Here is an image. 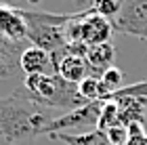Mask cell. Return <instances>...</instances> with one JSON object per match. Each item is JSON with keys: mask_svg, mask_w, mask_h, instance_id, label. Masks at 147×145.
<instances>
[{"mask_svg": "<svg viewBox=\"0 0 147 145\" xmlns=\"http://www.w3.org/2000/svg\"><path fill=\"white\" fill-rule=\"evenodd\" d=\"M74 15H76V13L55 15V13L23 11L25 23H28V40H32L34 47L44 49L46 53H57L59 49H63L65 44H67L65 25L74 19Z\"/></svg>", "mask_w": 147, "mask_h": 145, "instance_id": "3", "label": "cell"}, {"mask_svg": "<svg viewBox=\"0 0 147 145\" xmlns=\"http://www.w3.org/2000/svg\"><path fill=\"white\" fill-rule=\"evenodd\" d=\"M51 139H57L65 145H113L109 141V137L105 130L101 128H92L86 130V133H78V135H67V133H55L49 135Z\"/></svg>", "mask_w": 147, "mask_h": 145, "instance_id": "10", "label": "cell"}, {"mask_svg": "<svg viewBox=\"0 0 147 145\" xmlns=\"http://www.w3.org/2000/svg\"><path fill=\"white\" fill-rule=\"evenodd\" d=\"M78 93L86 103H95V101H107L111 90L103 84V80L99 76H86L78 84Z\"/></svg>", "mask_w": 147, "mask_h": 145, "instance_id": "11", "label": "cell"}, {"mask_svg": "<svg viewBox=\"0 0 147 145\" xmlns=\"http://www.w3.org/2000/svg\"><path fill=\"white\" fill-rule=\"evenodd\" d=\"M113 57H116V53H113V47L109 42L88 47V51H86V61H88L90 74L101 76L105 69L113 67Z\"/></svg>", "mask_w": 147, "mask_h": 145, "instance_id": "9", "label": "cell"}, {"mask_svg": "<svg viewBox=\"0 0 147 145\" xmlns=\"http://www.w3.org/2000/svg\"><path fill=\"white\" fill-rule=\"evenodd\" d=\"M19 69L25 76H38V74H55L51 53H46L40 47H28L19 55Z\"/></svg>", "mask_w": 147, "mask_h": 145, "instance_id": "8", "label": "cell"}, {"mask_svg": "<svg viewBox=\"0 0 147 145\" xmlns=\"http://www.w3.org/2000/svg\"><path fill=\"white\" fill-rule=\"evenodd\" d=\"M23 88L38 105L46 109H76L86 105L78 93V84L65 82L59 74H38L25 76Z\"/></svg>", "mask_w": 147, "mask_h": 145, "instance_id": "2", "label": "cell"}, {"mask_svg": "<svg viewBox=\"0 0 147 145\" xmlns=\"http://www.w3.org/2000/svg\"><path fill=\"white\" fill-rule=\"evenodd\" d=\"M111 23L113 30L147 40V0H122L120 13Z\"/></svg>", "mask_w": 147, "mask_h": 145, "instance_id": "5", "label": "cell"}, {"mask_svg": "<svg viewBox=\"0 0 147 145\" xmlns=\"http://www.w3.org/2000/svg\"><path fill=\"white\" fill-rule=\"evenodd\" d=\"M0 36L13 44L28 40V23L21 9L0 4Z\"/></svg>", "mask_w": 147, "mask_h": 145, "instance_id": "7", "label": "cell"}, {"mask_svg": "<svg viewBox=\"0 0 147 145\" xmlns=\"http://www.w3.org/2000/svg\"><path fill=\"white\" fill-rule=\"evenodd\" d=\"M55 116L38 105L23 86L0 99V145H21L44 135Z\"/></svg>", "mask_w": 147, "mask_h": 145, "instance_id": "1", "label": "cell"}, {"mask_svg": "<svg viewBox=\"0 0 147 145\" xmlns=\"http://www.w3.org/2000/svg\"><path fill=\"white\" fill-rule=\"evenodd\" d=\"M103 101L86 103L82 107H76L71 111H65L61 116H55L49 122V126L44 128V135H55V133H65L71 128H86V126H97L99 116H101Z\"/></svg>", "mask_w": 147, "mask_h": 145, "instance_id": "4", "label": "cell"}, {"mask_svg": "<svg viewBox=\"0 0 147 145\" xmlns=\"http://www.w3.org/2000/svg\"><path fill=\"white\" fill-rule=\"evenodd\" d=\"M109 137V141L113 145H126V141H128V128L122 126V124H118V126H111L109 130H105Z\"/></svg>", "mask_w": 147, "mask_h": 145, "instance_id": "15", "label": "cell"}, {"mask_svg": "<svg viewBox=\"0 0 147 145\" xmlns=\"http://www.w3.org/2000/svg\"><path fill=\"white\" fill-rule=\"evenodd\" d=\"M120 124V105L116 101H103L101 107V116H99L97 128L101 130H109L111 126H118Z\"/></svg>", "mask_w": 147, "mask_h": 145, "instance_id": "12", "label": "cell"}, {"mask_svg": "<svg viewBox=\"0 0 147 145\" xmlns=\"http://www.w3.org/2000/svg\"><path fill=\"white\" fill-rule=\"evenodd\" d=\"M120 6H122V0H92L88 6V13H95V15H101L113 21L120 13Z\"/></svg>", "mask_w": 147, "mask_h": 145, "instance_id": "13", "label": "cell"}, {"mask_svg": "<svg viewBox=\"0 0 147 145\" xmlns=\"http://www.w3.org/2000/svg\"><path fill=\"white\" fill-rule=\"evenodd\" d=\"M111 34H113V23L101 15H95V13L86 11L84 17L80 19V40L86 47L109 42Z\"/></svg>", "mask_w": 147, "mask_h": 145, "instance_id": "6", "label": "cell"}, {"mask_svg": "<svg viewBox=\"0 0 147 145\" xmlns=\"http://www.w3.org/2000/svg\"><path fill=\"white\" fill-rule=\"evenodd\" d=\"M99 78L103 80V84L111 90V93H116V90L122 88V80H124V76H122V71H120L116 65H113V67H109V69H105Z\"/></svg>", "mask_w": 147, "mask_h": 145, "instance_id": "14", "label": "cell"}]
</instances>
